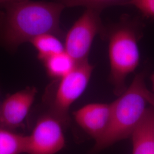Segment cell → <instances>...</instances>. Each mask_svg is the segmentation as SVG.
<instances>
[{
    "label": "cell",
    "instance_id": "6da1fadb",
    "mask_svg": "<svg viewBox=\"0 0 154 154\" xmlns=\"http://www.w3.org/2000/svg\"><path fill=\"white\" fill-rule=\"evenodd\" d=\"M65 8L57 1L28 0L0 9V47L13 51L40 35H59Z\"/></svg>",
    "mask_w": 154,
    "mask_h": 154
},
{
    "label": "cell",
    "instance_id": "7a4b0ae2",
    "mask_svg": "<svg viewBox=\"0 0 154 154\" xmlns=\"http://www.w3.org/2000/svg\"><path fill=\"white\" fill-rule=\"evenodd\" d=\"M143 72L137 74L130 86L110 103L108 125L103 134L95 140L93 152L131 137L147 109V102L142 90L145 84Z\"/></svg>",
    "mask_w": 154,
    "mask_h": 154
},
{
    "label": "cell",
    "instance_id": "3957f363",
    "mask_svg": "<svg viewBox=\"0 0 154 154\" xmlns=\"http://www.w3.org/2000/svg\"><path fill=\"white\" fill-rule=\"evenodd\" d=\"M133 25L128 20H123L109 34L110 81L118 96L126 90L127 77L139 64V34Z\"/></svg>",
    "mask_w": 154,
    "mask_h": 154
},
{
    "label": "cell",
    "instance_id": "277c9868",
    "mask_svg": "<svg viewBox=\"0 0 154 154\" xmlns=\"http://www.w3.org/2000/svg\"><path fill=\"white\" fill-rule=\"evenodd\" d=\"M94 66L88 60L77 63L72 72L58 79L59 82L51 103V114L63 125L69 120V112L88 86Z\"/></svg>",
    "mask_w": 154,
    "mask_h": 154
},
{
    "label": "cell",
    "instance_id": "5b68a950",
    "mask_svg": "<svg viewBox=\"0 0 154 154\" xmlns=\"http://www.w3.org/2000/svg\"><path fill=\"white\" fill-rule=\"evenodd\" d=\"M100 11L86 9L67 33L65 50L72 58L80 63L88 60V54L96 35L105 34Z\"/></svg>",
    "mask_w": 154,
    "mask_h": 154
},
{
    "label": "cell",
    "instance_id": "8992f818",
    "mask_svg": "<svg viewBox=\"0 0 154 154\" xmlns=\"http://www.w3.org/2000/svg\"><path fill=\"white\" fill-rule=\"evenodd\" d=\"M63 124L52 114L42 116L26 136L25 153L55 154L65 146Z\"/></svg>",
    "mask_w": 154,
    "mask_h": 154
},
{
    "label": "cell",
    "instance_id": "52a82bcc",
    "mask_svg": "<svg viewBox=\"0 0 154 154\" xmlns=\"http://www.w3.org/2000/svg\"><path fill=\"white\" fill-rule=\"evenodd\" d=\"M37 93L35 88L28 87L8 97L0 105V122L11 127L21 124L28 116Z\"/></svg>",
    "mask_w": 154,
    "mask_h": 154
},
{
    "label": "cell",
    "instance_id": "ba28073f",
    "mask_svg": "<svg viewBox=\"0 0 154 154\" xmlns=\"http://www.w3.org/2000/svg\"><path fill=\"white\" fill-rule=\"evenodd\" d=\"M110 109V104L93 103L83 106L75 111L73 115L77 124L95 140L107 128Z\"/></svg>",
    "mask_w": 154,
    "mask_h": 154
},
{
    "label": "cell",
    "instance_id": "9c48e42d",
    "mask_svg": "<svg viewBox=\"0 0 154 154\" xmlns=\"http://www.w3.org/2000/svg\"><path fill=\"white\" fill-rule=\"evenodd\" d=\"M132 154H154V109L149 106L132 133Z\"/></svg>",
    "mask_w": 154,
    "mask_h": 154
},
{
    "label": "cell",
    "instance_id": "30bf717a",
    "mask_svg": "<svg viewBox=\"0 0 154 154\" xmlns=\"http://www.w3.org/2000/svg\"><path fill=\"white\" fill-rule=\"evenodd\" d=\"M50 77L60 79L72 72L77 63L65 50L42 61Z\"/></svg>",
    "mask_w": 154,
    "mask_h": 154
},
{
    "label": "cell",
    "instance_id": "8fae6325",
    "mask_svg": "<svg viewBox=\"0 0 154 154\" xmlns=\"http://www.w3.org/2000/svg\"><path fill=\"white\" fill-rule=\"evenodd\" d=\"M30 43L37 50L38 57L42 61L65 51L64 44L57 35L53 34L40 35L33 39Z\"/></svg>",
    "mask_w": 154,
    "mask_h": 154
},
{
    "label": "cell",
    "instance_id": "7c38bea8",
    "mask_svg": "<svg viewBox=\"0 0 154 154\" xmlns=\"http://www.w3.org/2000/svg\"><path fill=\"white\" fill-rule=\"evenodd\" d=\"M26 136L0 128V154L25 153Z\"/></svg>",
    "mask_w": 154,
    "mask_h": 154
},
{
    "label": "cell",
    "instance_id": "4fadbf2b",
    "mask_svg": "<svg viewBox=\"0 0 154 154\" xmlns=\"http://www.w3.org/2000/svg\"><path fill=\"white\" fill-rule=\"evenodd\" d=\"M131 0H57L65 8L85 7L98 11H102L108 7L127 6Z\"/></svg>",
    "mask_w": 154,
    "mask_h": 154
},
{
    "label": "cell",
    "instance_id": "5bb4252c",
    "mask_svg": "<svg viewBox=\"0 0 154 154\" xmlns=\"http://www.w3.org/2000/svg\"><path fill=\"white\" fill-rule=\"evenodd\" d=\"M127 6H133L144 16L154 19V0H131Z\"/></svg>",
    "mask_w": 154,
    "mask_h": 154
},
{
    "label": "cell",
    "instance_id": "9a60e30c",
    "mask_svg": "<svg viewBox=\"0 0 154 154\" xmlns=\"http://www.w3.org/2000/svg\"><path fill=\"white\" fill-rule=\"evenodd\" d=\"M142 90L143 95L147 102V103L154 109V93L151 91L147 88L146 84L143 85Z\"/></svg>",
    "mask_w": 154,
    "mask_h": 154
},
{
    "label": "cell",
    "instance_id": "2e32d148",
    "mask_svg": "<svg viewBox=\"0 0 154 154\" xmlns=\"http://www.w3.org/2000/svg\"><path fill=\"white\" fill-rule=\"evenodd\" d=\"M26 1L28 0H0V9L5 7V6Z\"/></svg>",
    "mask_w": 154,
    "mask_h": 154
},
{
    "label": "cell",
    "instance_id": "e0dca14e",
    "mask_svg": "<svg viewBox=\"0 0 154 154\" xmlns=\"http://www.w3.org/2000/svg\"><path fill=\"white\" fill-rule=\"evenodd\" d=\"M150 80H151V84H152L153 93H154V72H153L151 75V76H150Z\"/></svg>",
    "mask_w": 154,
    "mask_h": 154
}]
</instances>
